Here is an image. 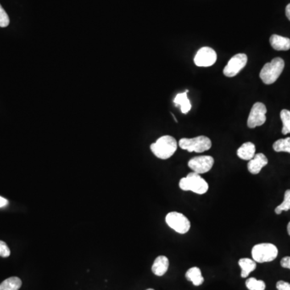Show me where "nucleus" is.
<instances>
[{"mask_svg":"<svg viewBox=\"0 0 290 290\" xmlns=\"http://www.w3.org/2000/svg\"><path fill=\"white\" fill-rule=\"evenodd\" d=\"M152 153L160 159H169L177 148L176 139L171 136H161L150 146Z\"/></svg>","mask_w":290,"mask_h":290,"instance_id":"f257e3e1","label":"nucleus"},{"mask_svg":"<svg viewBox=\"0 0 290 290\" xmlns=\"http://www.w3.org/2000/svg\"><path fill=\"white\" fill-rule=\"evenodd\" d=\"M285 68V62L281 57H275L271 62L266 63L259 73V78L266 85H271L281 76Z\"/></svg>","mask_w":290,"mask_h":290,"instance_id":"f03ea898","label":"nucleus"},{"mask_svg":"<svg viewBox=\"0 0 290 290\" xmlns=\"http://www.w3.org/2000/svg\"><path fill=\"white\" fill-rule=\"evenodd\" d=\"M179 187L184 191H192L197 194H204L209 189V185L200 174L192 172L179 181Z\"/></svg>","mask_w":290,"mask_h":290,"instance_id":"7ed1b4c3","label":"nucleus"},{"mask_svg":"<svg viewBox=\"0 0 290 290\" xmlns=\"http://www.w3.org/2000/svg\"><path fill=\"white\" fill-rule=\"evenodd\" d=\"M252 256L253 260L257 263L271 262L278 256V249L273 243L263 242L252 247Z\"/></svg>","mask_w":290,"mask_h":290,"instance_id":"20e7f679","label":"nucleus"},{"mask_svg":"<svg viewBox=\"0 0 290 290\" xmlns=\"http://www.w3.org/2000/svg\"><path fill=\"white\" fill-rule=\"evenodd\" d=\"M178 145L181 149L197 153L208 151L212 146L211 141L205 136H197L191 139L182 138L179 141Z\"/></svg>","mask_w":290,"mask_h":290,"instance_id":"39448f33","label":"nucleus"},{"mask_svg":"<svg viewBox=\"0 0 290 290\" xmlns=\"http://www.w3.org/2000/svg\"><path fill=\"white\" fill-rule=\"evenodd\" d=\"M165 222L170 228L179 234H186L191 229V222L187 217L179 212H170L165 217Z\"/></svg>","mask_w":290,"mask_h":290,"instance_id":"423d86ee","label":"nucleus"},{"mask_svg":"<svg viewBox=\"0 0 290 290\" xmlns=\"http://www.w3.org/2000/svg\"><path fill=\"white\" fill-rule=\"evenodd\" d=\"M266 113L265 105L262 102H256L250 112L247 119V127L249 129H255L263 125L266 122Z\"/></svg>","mask_w":290,"mask_h":290,"instance_id":"0eeeda50","label":"nucleus"},{"mask_svg":"<svg viewBox=\"0 0 290 290\" xmlns=\"http://www.w3.org/2000/svg\"><path fill=\"white\" fill-rule=\"evenodd\" d=\"M247 62V55L245 53H238L231 57L224 69V74L228 78L237 75L242 70Z\"/></svg>","mask_w":290,"mask_h":290,"instance_id":"6e6552de","label":"nucleus"},{"mask_svg":"<svg viewBox=\"0 0 290 290\" xmlns=\"http://www.w3.org/2000/svg\"><path fill=\"white\" fill-rule=\"evenodd\" d=\"M214 160L210 156H199L190 160L188 166L193 172L198 174H206L212 169Z\"/></svg>","mask_w":290,"mask_h":290,"instance_id":"1a4fd4ad","label":"nucleus"},{"mask_svg":"<svg viewBox=\"0 0 290 290\" xmlns=\"http://www.w3.org/2000/svg\"><path fill=\"white\" fill-rule=\"evenodd\" d=\"M193 61L197 66H211L216 62L217 53L213 48L209 47H202L197 51Z\"/></svg>","mask_w":290,"mask_h":290,"instance_id":"9d476101","label":"nucleus"},{"mask_svg":"<svg viewBox=\"0 0 290 290\" xmlns=\"http://www.w3.org/2000/svg\"><path fill=\"white\" fill-rule=\"evenodd\" d=\"M269 163L268 158L263 153H258L255 155V157L252 160H250L247 164V169L249 173L252 174H258L260 173L261 169L264 166H266Z\"/></svg>","mask_w":290,"mask_h":290,"instance_id":"9b49d317","label":"nucleus"},{"mask_svg":"<svg viewBox=\"0 0 290 290\" xmlns=\"http://www.w3.org/2000/svg\"><path fill=\"white\" fill-rule=\"evenodd\" d=\"M169 266V259L164 256H160L155 259L152 264V271L157 276H164L168 271Z\"/></svg>","mask_w":290,"mask_h":290,"instance_id":"f8f14e48","label":"nucleus"},{"mask_svg":"<svg viewBox=\"0 0 290 290\" xmlns=\"http://www.w3.org/2000/svg\"><path fill=\"white\" fill-rule=\"evenodd\" d=\"M270 45L277 51H288L290 49V39L274 34L270 37Z\"/></svg>","mask_w":290,"mask_h":290,"instance_id":"ddd939ff","label":"nucleus"},{"mask_svg":"<svg viewBox=\"0 0 290 290\" xmlns=\"http://www.w3.org/2000/svg\"><path fill=\"white\" fill-rule=\"evenodd\" d=\"M256 155V146L252 142L242 144L237 150V156L244 161L252 160Z\"/></svg>","mask_w":290,"mask_h":290,"instance_id":"4468645a","label":"nucleus"},{"mask_svg":"<svg viewBox=\"0 0 290 290\" xmlns=\"http://www.w3.org/2000/svg\"><path fill=\"white\" fill-rule=\"evenodd\" d=\"M188 90H186L184 93H180L177 95L176 97L174 98V105L176 107H180L181 108V112L183 114H187L191 110V101L187 97V94H188Z\"/></svg>","mask_w":290,"mask_h":290,"instance_id":"2eb2a0df","label":"nucleus"},{"mask_svg":"<svg viewBox=\"0 0 290 290\" xmlns=\"http://www.w3.org/2000/svg\"><path fill=\"white\" fill-rule=\"evenodd\" d=\"M241 268V277L246 278L257 268V262L249 258H242L239 260Z\"/></svg>","mask_w":290,"mask_h":290,"instance_id":"dca6fc26","label":"nucleus"},{"mask_svg":"<svg viewBox=\"0 0 290 290\" xmlns=\"http://www.w3.org/2000/svg\"><path fill=\"white\" fill-rule=\"evenodd\" d=\"M186 277L195 286H201L204 282V277L202 276L201 269L197 267H193L189 269L188 271L186 272Z\"/></svg>","mask_w":290,"mask_h":290,"instance_id":"f3484780","label":"nucleus"},{"mask_svg":"<svg viewBox=\"0 0 290 290\" xmlns=\"http://www.w3.org/2000/svg\"><path fill=\"white\" fill-rule=\"evenodd\" d=\"M21 286V280L16 276H12L2 281L0 285V290H19Z\"/></svg>","mask_w":290,"mask_h":290,"instance_id":"a211bd4d","label":"nucleus"},{"mask_svg":"<svg viewBox=\"0 0 290 290\" xmlns=\"http://www.w3.org/2000/svg\"><path fill=\"white\" fill-rule=\"evenodd\" d=\"M275 152H285L290 153V137L286 139H280L273 145Z\"/></svg>","mask_w":290,"mask_h":290,"instance_id":"6ab92c4d","label":"nucleus"},{"mask_svg":"<svg viewBox=\"0 0 290 290\" xmlns=\"http://www.w3.org/2000/svg\"><path fill=\"white\" fill-rule=\"evenodd\" d=\"M281 119L283 124L282 128V134L287 135L290 133V111L284 109L281 112Z\"/></svg>","mask_w":290,"mask_h":290,"instance_id":"aec40b11","label":"nucleus"},{"mask_svg":"<svg viewBox=\"0 0 290 290\" xmlns=\"http://www.w3.org/2000/svg\"><path fill=\"white\" fill-rule=\"evenodd\" d=\"M246 286L249 290H264L266 288L264 281L257 280L254 277L247 279L246 281Z\"/></svg>","mask_w":290,"mask_h":290,"instance_id":"412c9836","label":"nucleus"},{"mask_svg":"<svg viewBox=\"0 0 290 290\" xmlns=\"http://www.w3.org/2000/svg\"><path fill=\"white\" fill-rule=\"evenodd\" d=\"M290 209V190H287L285 193L284 201L275 209L276 214H281L283 211H288Z\"/></svg>","mask_w":290,"mask_h":290,"instance_id":"4be33fe9","label":"nucleus"},{"mask_svg":"<svg viewBox=\"0 0 290 290\" xmlns=\"http://www.w3.org/2000/svg\"><path fill=\"white\" fill-rule=\"evenodd\" d=\"M10 19L7 12H5V10L2 8V6L0 4V27L1 28H6V27L9 25Z\"/></svg>","mask_w":290,"mask_h":290,"instance_id":"5701e85b","label":"nucleus"},{"mask_svg":"<svg viewBox=\"0 0 290 290\" xmlns=\"http://www.w3.org/2000/svg\"><path fill=\"white\" fill-rule=\"evenodd\" d=\"M11 255V251L9 247H7V243L3 241H0V257H9Z\"/></svg>","mask_w":290,"mask_h":290,"instance_id":"b1692460","label":"nucleus"},{"mask_svg":"<svg viewBox=\"0 0 290 290\" xmlns=\"http://www.w3.org/2000/svg\"><path fill=\"white\" fill-rule=\"evenodd\" d=\"M276 289L278 290H290V284L284 281H280L276 283Z\"/></svg>","mask_w":290,"mask_h":290,"instance_id":"393cba45","label":"nucleus"},{"mask_svg":"<svg viewBox=\"0 0 290 290\" xmlns=\"http://www.w3.org/2000/svg\"><path fill=\"white\" fill-rule=\"evenodd\" d=\"M281 265L285 269H290V257H286L282 258L281 260Z\"/></svg>","mask_w":290,"mask_h":290,"instance_id":"a878e982","label":"nucleus"},{"mask_svg":"<svg viewBox=\"0 0 290 290\" xmlns=\"http://www.w3.org/2000/svg\"><path fill=\"white\" fill-rule=\"evenodd\" d=\"M8 204V201H7L4 197L0 196V208L1 207H6Z\"/></svg>","mask_w":290,"mask_h":290,"instance_id":"bb28decb","label":"nucleus"},{"mask_svg":"<svg viewBox=\"0 0 290 290\" xmlns=\"http://www.w3.org/2000/svg\"><path fill=\"white\" fill-rule=\"evenodd\" d=\"M286 15L289 20H290V3L287 5V7L286 8Z\"/></svg>","mask_w":290,"mask_h":290,"instance_id":"cd10ccee","label":"nucleus"},{"mask_svg":"<svg viewBox=\"0 0 290 290\" xmlns=\"http://www.w3.org/2000/svg\"><path fill=\"white\" fill-rule=\"evenodd\" d=\"M287 231H288L289 235L290 236V222L289 223L288 226H287Z\"/></svg>","mask_w":290,"mask_h":290,"instance_id":"c85d7f7f","label":"nucleus"},{"mask_svg":"<svg viewBox=\"0 0 290 290\" xmlns=\"http://www.w3.org/2000/svg\"><path fill=\"white\" fill-rule=\"evenodd\" d=\"M147 290H152V289H147Z\"/></svg>","mask_w":290,"mask_h":290,"instance_id":"c756f323","label":"nucleus"}]
</instances>
